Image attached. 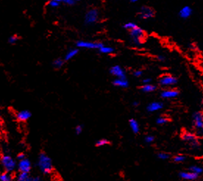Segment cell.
Returning <instances> with one entry per match:
<instances>
[{
  "label": "cell",
  "mask_w": 203,
  "mask_h": 181,
  "mask_svg": "<svg viewBox=\"0 0 203 181\" xmlns=\"http://www.w3.org/2000/svg\"><path fill=\"white\" fill-rule=\"evenodd\" d=\"M133 105L134 107H138L139 105V102L138 101H134L133 103Z\"/></svg>",
  "instance_id": "obj_40"
},
{
  "label": "cell",
  "mask_w": 203,
  "mask_h": 181,
  "mask_svg": "<svg viewBox=\"0 0 203 181\" xmlns=\"http://www.w3.org/2000/svg\"><path fill=\"white\" fill-rule=\"evenodd\" d=\"M19 36H16V35H13V36H10V37L8 38L7 41L10 44H16L18 40H19Z\"/></svg>",
  "instance_id": "obj_31"
},
{
  "label": "cell",
  "mask_w": 203,
  "mask_h": 181,
  "mask_svg": "<svg viewBox=\"0 0 203 181\" xmlns=\"http://www.w3.org/2000/svg\"><path fill=\"white\" fill-rule=\"evenodd\" d=\"M180 94L179 91L175 88H166L160 92V97L163 99H174Z\"/></svg>",
  "instance_id": "obj_12"
},
{
  "label": "cell",
  "mask_w": 203,
  "mask_h": 181,
  "mask_svg": "<svg viewBox=\"0 0 203 181\" xmlns=\"http://www.w3.org/2000/svg\"><path fill=\"white\" fill-rule=\"evenodd\" d=\"M13 178L11 172H6V171L0 174V180L1 181H11L13 180Z\"/></svg>",
  "instance_id": "obj_24"
},
{
  "label": "cell",
  "mask_w": 203,
  "mask_h": 181,
  "mask_svg": "<svg viewBox=\"0 0 203 181\" xmlns=\"http://www.w3.org/2000/svg\"><path fill=\"white\" fill-rule=\"evenodd\" d=\"M202 104H203V99H202Z\"/></svg>",
  "instance_id": "obj_45"
},
{
  "label": "cell",
  "mask_w": 203,
  "mask_h": 181,
  "mask_svg": "<svg viewBox=\"0 0 203 181\" xmlns=\"http://www.w3.org/2000/svg\"><path fill=\"white\" fill-rule=\"evenodd\" d=\"M127 1L130 2H132V3H135V2H137L139 0H127Z\"/></svg>",
  "instance_id": "obj_42"
},
{
  "label": "cell",
  "mask_w": 203,
  "mask_h": 181,
  "mask_svg": "<svg viewBox=\"0 0 203 181\" xmlns=\"http://www.w3.org/2000/svg\"><path fill=\"white\" fill-rule=\"evenodd\" d=\"M74 131H75V133H76V135H78V136L80 135V134L83 133V125H77L76 127H75Z\"/></svg>",
  "instance_id": "obj_34"
},
{
  "label": "cell",
  "mask_w": 203,
  "mask_h": 181,
  "mask_svg": "<svg viewBox=\"0 0 203 181\" xmlns=\"http://www.w3.org/2000/svg\"><path fill=\"white\" fill-rule=\"evenodd\" d=\"M75 1H76V2H80V1H82V0H75Z\"/></svg>",
  "instance_id": "obj_43"
},
{
  "label": "cell",
  "mask_w": 203,
  "mask_h": 181,
  "mask_svg": "<svg viewBox=\"0 0 203 181\" xmlns=\"http://www.w3.org/2000/svg\"><path fill=\"white\" fill-rule=\"evenodd\" d=\"M179 177L182 180L193 181L197 180V178H199V174L194 173V172H193L190 170L182 171V172H180L179 173Z\"/></svg>",
  "instance_id": "obj_14"
},
{
  "label": "cell",
  "mask_w": 203,
  "mask_h": 181,
  "mask_svg": "<svg viewBox=\"0 0 203 181\" xmlns=\"http://www.w3.org/2000/svg\"><path fill=\"white\" fill-rule=\"evenodd\" d=\"M137 24L135 23V22H133V21H129V22H126L123 24V28L124 29L127 30H133V28L136 27H137Z\"/></svg>",
  "instance_id": "obj_27"
},
{
  "label": "cell",
  "mask_w": 203,
  "mask_h": 181,
  "mask_svg": "<svg viewBox=\"0 0 203 181\" xmlns=\"http://www.w3.org/2000/svg\"><path fill=\"white\" fill-rule=\"evenodd\" d=\"M168 121H169V120H168V118L165 117H160L156 119V123L159 125H166V124H167Z\"/></svg>",
  "instance_id": "obj_28"
},
{
  "label": "cell",
  "mask_w": 203,
  "mask_h": 181,
  "mask_svg": "<svg viewBox=\"0 0 203 181\" xmlns=\"http://www.w3.org/2000/svg\"><path fill=\"white\" fill-rule=\"evenodd\" d=\"M130 41L134 46H140L143 44L145 40V32L141 27L137 26L133 30H130Z\"/></svg>",
  "instance_id": "obj_2"
},
{
  "label": "cell",
  "mask_w": 203,
  "mask_h": 181,
  "mask_svg": "<svg viewBox=\"0 0 203 181\" xmlns=\"http://www.w3.org/2000/svg\"><path fill=\"white\" fill-rule=\"evenodd\" d=\"M17 169L19 172H30L32 169V163L29 158H25L21 160H18Z\"/></svg>",
  "instance_id": "obj_10"
},
{
  "label": "cell",
  "mask_w": 203,
  "mask_h": 181,
  "mask_svg": "<svg viewBox=\"0 0 203 181\" xmlns=\"http://www.w3.org/2000/svg\"><path fill=\"white\" fill-rule=\"evenodd\" d=\"M65 61H66V60L63 58H56L55 60H54V61L52 62V66H53L54 69H61L62 67L64 66Z\"/></svg>",
  "instance_id": "obj_23"
},
{
  "label": "cell",
  "mask_w": 203,
  "mask_h": 181,
  "mask_svg": "<svg viewBox=\"0 0 203 181\" xmlns=\"http://www.w3.org/2000/svg\"><path fill=\"white\" fill-rule=\"evenodd\" d=\"M157 60L160 62H164L166 60V57L164 55H158L157 57Z\"/></svg>",
  "instance_id": "obj_38"
},
{
  "label": "cell",
  "mask_w": 203,
  "mask_h": 181,
  "mask_svg": "<svg viewBox=\"0 0 203 181\" xmlns=\"http://www.w3.org/2000/svg\"><path fill=\"white\" fill-rule=\"evenodd\" d=\"M17 164L16 160L9 155H3L1 157V164L4 170L8 172H13L17 167Z\"/></svg>",
  "instance_id": "obj_3"
},
{
  "label": "cell",
  "mask_w": 203,
  "mask_h": 181,
  "mask_svg": "<svg viewBox=\"0 0 203 181\" xmlns=\"http://www.w3.org/2000/svg\"><path fill=\"white\" fill-rule=\"evenodd\" d=\"M157 157L159 158L160 160H167L168 158H170V155L166 153V152H159V153H158L157 155Z\"/></svg>",
  "instance_id": "obj_30"
},
{
  "label": "cell",
  "mask_w": 203,
  "mask_h": 181,
  "mask_svg": "<svg viewBox=\"0 0 203 181\" xmlns=\"http://www.w3.org/2000/svg\"><path fill=\"white\" fill-rule=\"evenodd\" d=\"M186 156L182 155H175L173 158V161L174 163L178 164V163L184 162L185 160H186Z\"/></svg>",
  "instance_id": "obj_29"
},
{
  "label": "cell",
  "mask_w": 203,
  "mask_h": 181,
  "mask_svg": "<svg viewBox=\"0 0 203 181\" xmlns=\"http://www.w3.org/2000/svg\"><path fill=\"white\" fill-rule=\"evenodd\" d=\"M61 2H64L68 5H74L76 3V1L75 0H61Z\"/></svg>",
  "instance_id": "obj_36"
},
{
  "label": "cell",
  "mask_w": 203,
  "mask_h": 181,
  "mask_svg": "<svg viewBox=\"0 0 203 181\" xmlns=\"http://www.w3.org/2000/svg\"><path fill=\"white\" fill-rule=\"evenodd\" d=\"M39 180H40V177H38V176L34 177L33 180H32V181H39Z\"/></svg>",
  "instance_id": "obj_41"
},
{
  "label": "cell",
  "mask_w": 203,
  "mask_h": 181,
  "mask_svg": "<svg viewBox=\"0 0 203 181\" xmlns=\"http://www.w3.org/2000/svg\"><path fill=\"white\" fill-rule=\"evenodd\" d=\"M104 44L102 42H94L89 40H80L76 42V46L79 49H88V50H99Z\"/></svg>",
  "instance_id": "obj_6"
},
{
  "label": "cell",
  "mask_w": 203,
  "mask_h": 181,
  "mask_svg": "<svg viewBox=\"0 0 203 181\" xmlns=\"http://www.w3.org/2000/svg\"><path fill=\"white\" fill-rule=\"evenodd\" d=\"M133 74L134 77H138V78H139V77H141L142 76V74H143V72L141 70H135L133 72Z\"/></svg>",
  "instance_id": "obj_35"
},
{
  "label": "cell",
  "mask_w": 203,
  "mask_h": 181,
  "mask_svg": "<svg viewBox=\"0 0 203 181\" xmlns=\"http://www.w3.org/2000/svg\"><path fill=\"white\" fill-rule=\"evenodd\" d=\"M99 11L95 8L89 10L86 12L84 17V23L86 25H93L99 20Z\"/></svg>",
  "instance_id": "obj_7"
},
{
  "label": "cell",
  "mask_w": 203,
  "mask_h": 181,
  "mask_svg": "<svg viewBox=\"0 0 203 181\" xmlns=\"http://www.w3.org/2000/svg\"><path fill=\"white\" fill-rule=\"evenodd\" d=\"M129 125L131 131L134 134H138L140 131V125L135 119H130L129 120Z\"/></svg>",
  "instance_id": "obj_20"
},
{
  "label": "cell",
  "mask_w": 203,
  "mask_h": 181,
  "mask_svg": "<svg viewBox=\"0 0 203 181\" xmlns=\"http://www.w3.org/2000/svg\"><path fill=\"white\" fill-rule=\"evenodd\" d=\"M60 2H59L58 1H55V0H50L48 2V5L52 8L58 7L59 6H60Z\"/></svg>",
  "instance_id": "obj_32"
},
{
  "label": "cell",
  "mask_w": 203,
  "mask_h": 181,
  "mask_svg": "<svg viewBox=\"0 0 203 181\" xmlns=\"http://www.w3.org/2000/svg\"><path fill=\"white\" fill-rule=\"evenodd\" d=\"M192 14L191 8L188 6H185L180 10L179 12V16L182 19H188L189 18Z\"/></svg>",
  "instance_id": "obj_18"
},
{
  "label": "cell",
  "mask_w": 203,
  "mask_h": 181,
  "mask_svg": "<svg viewBox=\"0 0 203 181\" xmlns=\"http://www.w3.org/2000/svg\"><path fill=\"white\" fill-rule=\"evenodd\" d=\"M159 85L162 87H171L175 85L177 83V79L171 74H163L158 80Z\"/></svg>",
  "instance_id": "obj_8"
},
{
  "label": "cell",
  "mask_w": 203,
  "mask_h": 181,
  "mask_svg": "<svg viewBox=\"0 0 203 181\" xmlns=\"http://www.w3.org/2000/svg\"><path fill=\"white\" fill-rule=\"evenodd\" d=\"M155 141V137L152 135H147L144 137V141L147 144H152V142Z\"/></svg>",
  "instance_id": "obj_33"
},
{
  "label": "cell",
  "mask_w": 203,
  "mask_h": 181,
  "mask_svg": "<svg viewBox=\"0 0 203 181\" xmlns=\"http://www.w3.org/2000/svg\"><path fill=\"white\" fill-rule=\"evenodd\" d=\"M155 15V12L152 7L148 6H142L140 8L139 16L141 19L147 20L153 18Z\"/></svg>",
  "instance_id": "obj_9"
},
{
  "label": "cell",
  "mask_w": 203,
  "mask_h": 181,
  "mask_svg": "<svg viewBox=\"0 0 203 181\" xmlns=\"http://www.w3.org/2000/svg\"><path fill=\"white\" fill-rule=\"evenodd\" d=\"M188 170L191 171V172L199 174V175H200V174H201L203 172V169L202 167H200V166H196V165L191 166L189 167V169H188Z\"/></svg>",
  "instance_id": "obj_26"
},
{
  "label": "cell",
  "mask_w": 203,
  "mask_h": 181,
  "mask_svg": "<svg viewBox=\"0 0 203 181\" xmlns=\"http://www.w3.org/2000/svg\"><path fill=\"white\" fill-rule=\"evenodd\" d=\"M16 178L18 181H32L33 180V178L30 176L29 172H19Z\"/></svg>",
  "instance_id": "obj_19"
},
{
  "label": "cell",
  "mask_w": 203,
  "mask_h": 181,
  "mask_svg": "<svg viewBox=\"0 0 203 181\" xmlns=\"http://www.w3.org/2000/svg\"><path fill=\"white\" fill-rule=\"evenodd\" d=\"M32 117L31 112L28 110H22L16 113V119L21 122H25L27 121Z\"/></svg>",
  "instance_id": "obj_13"
},
{
  "label": "cell",
  "mask_w": 203,
  "mask_h": 181,
  "mask_svg": "<svg viewBox=\"0 0 203 181\" xmlns=\"http://www.w3.org/2000/svg\"><path fill=\"white\" fill-rule=\"evenodd\" d=\"M113 85L120 88H127L129 87V82L126 78H116L113 80Z\"/></svg>",
  "instance_id": "obj_16"
},
{
  "label": "cell",
  "mask_w": 203,
  "mask_h": 181,
  "mask_svg": "<svg viewBox=\"0 0 203 181\" xmlns=\"http://www.w3.org/2000/svg\"><path fill=\"white\" fill-rule=\"evenodd\" d=\"M193 125L196 133L199 135L203 134V113L201 111H196L193 113L192 116Z\"/></svg>",
  "instance_id": "obj_4"
},
{
  "label": "cell",
  "mask_w": 203,
  "mask_h": 181,
  "mask_svg": "<svg viewBox=\"0 0 203 181\" xmlns=\"http://www.w3.org/2000/svg\"><path fill=\"white\" fill-rule=\"evenodd\" d=\"M25 158H26V155L23 153V152H21V153L18 154L17 157H16V158H17V160H21Z\"/></svg>",
  "instance_id": "obj_37"
},
{
  "label": "cell",
  "mask_w": 203,
  "mask_h": 181,
  "mask_svg": "<svg viewBox=\"0 0 203 181\" xmlns=\"http://www.w3.org/2000/svg\"><path fill=\"white\" fill-rule=\"evenodd\" d=\"M181 139L183 141L188 143L194 149H196L200 146V144L195 134L188 131H184L181 135Z\"/></svg>",
  "instance_id": "obj_5"
},
{
  "label": "cell",
  "mask_w": 203,
  "mask_h": 181,
  "mask_svg": "<svg viewBox=\"0 0 203 181\" xmlns=\"http://www.w3.org/2000/svg\"><path fill=\"white\" fill-rule=\"evenodd\" d=\"M163 108V104L161 102H152L149 104H148L147 106V111L149 113H154V112H157L160 111Z\"/></svg>",
  "instance_id": "obj_15"
},
{
  "label": "cell",
  "mask_w": 203,
  "mask_h": 181,
  "mask_svg": "<svg viewBox=\"0 0 203 181\" xmlns=\"http://www.w3.org/2000/svg\"><path fill=\"white\" fill-rule=\"evenodd\" d=\"M99 51L101 54L111 55V54L113 53V52H114L115 50H114V48L112 47V46L104 45L103 46H102L100 49H99Z\"/></svg>",
  "instance_id": "obj_22"
},
{
  "label": "cell",
  "mask_w": 203,
  "mask_h": 181,
  "mask_svg": "<svg viewBox=\"0 0 203 181\" xmlns=\"http://www.w3.org/2000/svg\"><path fill=\"white\" fill-rule=\"evenodd\" d=\"M79 51H80V49L78 47L71 49V50H68L66 53V55H65L64 60H66V61H68V60H72V59L74 58V57L78 55L79 53Z\"/></svg>",
  "instance_id": "obj_17"
},
{
  "label": "cell",
  "mask_w": 203,
  "mask_h": 181,
  "mask_svg": "<svg viewBox=\"0 0 203 181\" xmlns=\"http://www.w3.org/2000/svg\"><path fill=\"white\" fill-rule=\"evenodd\" d=\"M36 165L39 169L40 172L45 175L50 174L54 170L53 162H52V158L45 152H40L38 155Z\"/></svg>",
  "instance_id": "obj_1"
},
{
  "label": "cell",
  "mask_w": 203,
  "mask_h": 181,
  "mask_svg": "<svg viewBox=\"0 0 203 181\" xmlns=\"http://www.w3.org/2000/svg\"><path fill=\"white\" fill-rule=\"evenodd\" d=\"M157 86L155 85L149 83V84H143L141 87V91L144 93H152L156 91Z\"/></svg>",
  "instance_id": "obj_21"
},
{
  "label": "cell",
  "mask_w": 203,
  "mask_h": 181,
  "mask_svg": "<svg viewBox=\"0 0 203 181\" xmlns=\"http://www.w3.org/2000/svg\"><path fill=\"white\" fill-rule=\"evenodd\" d=\"M110 144V141L107 140V139H101L97 140L95 143V145L97 147H102V146H104L105 145H109Z\"/></svg>",
  "instance_id": "obj_25"
},
{
  "label": "cell",
  "mask_w": 203,
  "mask_h": 181,
  "mask_svg": "<svg viewBox=\"0 0 203 181\" xmlns=\"http://www.w3.org/2000/svg\"><path fill=\"white\" fill-rule=\"evenodd\" d=\"M55 1H58V2H59L61 3V0H55Z\"/></svg>",
  "instance_id": "obj_44"
},
{
  "label": "cell",
  "mask_w": 203,
  "mask_h": 181,
  "mask_svg": "<svg viewBox=\"0 0 203 181\" xmlns=\"http://www.w3.org/2000/svg\"><path fill=\"white\" fill-rule=\"evenodd\" d=\"M110 74L116 78H126V72L122 67L119 65H115L110 69Z\"/></svg>",
  "instance_id": "obj_11"
},
{
  "label": "cell",
  "mask_w": 203,
  "mask_h": 181,
  "mask_svg": "<svg viewBox=\"0 0 203 181\" xmlns=\"http://www.w3.org/2000/svg\"><path fill=\"white\" fill-rule=\"evenodd\" d=\"M152 83L151 78H145L142 80V84H149V83Z\"/></svg>",
  "instance_id": "obj_39"
}]
</instances>
